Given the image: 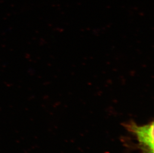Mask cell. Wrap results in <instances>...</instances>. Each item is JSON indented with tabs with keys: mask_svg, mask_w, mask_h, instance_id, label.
Instances as JSON below:
<instances>
[{
	"mask_svg": "<svg viewBox=\"0 0 154 153\" xmlns=\"http://www.w3.org/2000/svg\"><path fill=\"white\" fill-rule=\"evenodd\" d=\"M129 130L134 134L138 140L140 148L143 153H154V122L143 126L134 123L127 125Z\"/></svg>",
	"mask_w": 154,
	"mask_h": 153,
	"instance_id": "6da1fadb",
	"label": "cell"
}]
</instances>
